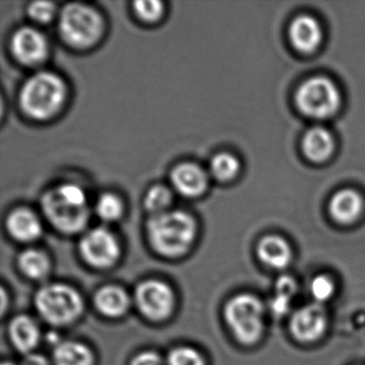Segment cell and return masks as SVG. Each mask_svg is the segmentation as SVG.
Masks as SVG:
<instances>
[{"instance_id":"obj_20","label":"cell","mask_w":365,"mask_h":365,"mask_svg":"<svg viewBox=\"0 0 365 365\" xmlns=\"http://www.w3.org/2000/svg\"><path fill=\"white\" fill-rule=\"evenodd\" d=\"M56 365H93V354L84 344L78 341H61L54 349Z\"/></svg>"},{"instance_id":"obj_19","label":"cell","mask_w":365,"mask_h":365,"mask_svg":"<svg viewBox=\"0 0 365 365\" xmlns=\"http://www.w3.org/2000/svg\"><path fill=\"white\" fill-rule=\"evenodd\" d=\"M96 307L100 313L108 317L116 318L123 316L129 307V297L123 288L110 285L101 288L96 294Z\"/></svg>"},{"instance_id":"obj_22","label":"cell","mask_w":365,"mask_h":365,"mask_svg":"<svg viewBox=\"0 0 365 365\" xmlns=\"http://www.w3.org/2000/svg\"><path fill=\"white\" fill-rule=\"evenodd\" d=\"M19 267L26 277L34 279H43L51 269L48 255L40 250L29 249L19 257Z\"/></svg>"},{"instance_id":"obj_12","label":"cell","mask_w":365,"mask_h":365,"mask_svg":"<svg viewBox=\"0 0 365 365\" xmlns=\"http://www.w3.org/2000/svg\"><path fill=\"white\" fill-rule=\"evenodd\" d=\"M172 185L180 195L193 198L202 195L208 185V176L200 165L191 162L179 164L172 172Z\"/></svg>"},{"instance_id":"obj_29","label":"cell","mask_w":365,"mask_h":365,"mask_svg":"<svg viewBox=\"0 0 365 365\" xmlns=\"http://www.w3.org/2000/svg\"><path fill=\"white\" fill-rule=\"evenodd\" d=\"M29 11L33 20L39 23H48L54 18L56 7L54 4L48 1H36L29 6Z\"/></svg>"},{"instance_id":"obj_24","label":"cell","mask_w":365,"mask_h":365,"mask_svg":"<svg viewBox=\"0 0 365 365\" xmlns=\"http://www.w3.org/2000/svg\"><path fill=\"white\" fill-rule=\"evenodd\" d=\"M172 202V193L163 185H155L147 192L145 197V207L153 215L168 211V206Z\"/></svg>"},{"instance_id":"obj_5","label":"cell","mask_w":365,"mask_h":365,"mask_svg":"<svg viewBox=\"0 0 365 365\" xmlns=\"http://www.w3.org/2000/svg\"><path fill=\"white\" fill-rule=\"evenodd\" d=\"M59 31L69 46L86 48L101 37L103 22L93 8L83 4H69L61 11Z\"/></svg>"},{"instance_id":"obj_13","label":"cell","mask_w":365,"mask_h":365,"mask_svg":"<svg viewBox=\"0 0 365 365\" xmlns=\"http://www.w3.org/2000/svg\"><path fill=\"white\" fill-rule=\"evenodd\" d=\"M322 26L313 16H298L290 25V41L299 52L312 53L317 50L322 43Z\"/></svg>"},{"instance_id":"obj_16","label":"cell","mask_w":365,"mask_h":365,"mask_svg":"<svg viewBox=\"0 0 365 365\" xmlns=\"http://www.w3.org/2000/svg\"><path fill=\"white\" fill-rule=\"evenodd\" d=\"M7 227L10 235L21 242H31L39 238L42 234L39 217L29 209H16L10 213Z\"/></svg>"},{"instance_id":"obj_21","label":"cell","mask_w":365,"mask_h":365,"mask_svg":"<svg viewBox=\"0 0 365 365\" xmlns=\"http://www.w3.org/2000/svg\"><path fill=\"white\" fill-rule=\"evenodd\" d=\"M275 292L269 301V309L275 317H283L289 312L292 298L297 292V283L289 275H282L277 279Z\"/></svg>"},{"instance_id":"obj_8","label":"cell","mask_w":365,"mask_h":365,"mask_svg":"<svg viewBox=\"0 0 365 365\" xmlns=\"http://www.w3.org/2000/svg\"><path fill=\"white\" fill-rule=\"evenodd\" d=\"M80 252L87 264L96 268L113 266L120 255L116 236L104 227L89 230L80 243Z\"/></svg>"},{"instance_id":"obj_9","label":"cell","mask_w":365,"mask_h":365,"mask_svg":"<svg viewBox=\"0 0 365 365\" xmlns=\"http://www.w3.org/2000/svg\"><path fill=\"white\" fill-rule=\"evenodd\" d=\"M135 301L143 315L149 319L162 320L172 313L174 292L164 282L149 279L136 288Z\"/></svg>"},{"instance_id":"obj_4","label":"cell","mask_w":365,"mask_h":365,"mask_svg":"<svg viewBox=\"0 0 365 365\" xmlns=\"http://www.w3.org/2000/svg\"><path fill=\"white\" fill-rule=\"evenodd\" d=\"M224 316L232 334L243 345H254L262 336L264 307L253 294H241L230 299Z\"/></svg>"},{"instance_id":"obj_27","label":"cell","mask_w":365,"mask_h":365,"mask_svg":"<svg viewBox=\"0 0 365 365\" xmlns=\"http://www.w3.org/2000/svg\"><path fill=\"white\" fill-rule=\"evenodd\" d=\"M309 290H311L312 297L315 302L322 304L332 298L334 294L335 286L331 277L322 274L318 275L312 281Z\"/></svg>"},{"instance_id":"obj_18","label":"cell","mask_w":365,"mask_h":365,"mask_svg":"<svg viewBox=\"0 0 365 365\" xmlns=\"http://www.w3.org/2000/svg\"><path fill=\"white\" fill-rule=\"evenodd\" d=\"M9 335L16 349L29 354L39 343V327L29 316H16L10 324Z\"/></svg>"},{"instance_id":"obj_17","label":"cell","mask_w":365,"mask_h":365,"mask_svg":"<svg viewBox=\"0 0 365 365\" xmlns=\"http://www.w3.org/2000/svg\"><path fill=\"white\" fill-rule=\"evenodd\" d=\"M302 149L307 159L320 163L332 155L334 151V138L326 128H312L303 138Z\"/></svg>"},{"instance_id":"obj_2","label":"cell","mask_w":365,"mask_h":365,"mask_svg":"<svg viewBox=\"0 0 365 365\" xmlns=\"http://www.w3.org/2000/svg\"><path fill=\"white\" fill-rule=\"evenodd\" d=\"M42 209L50 223L65 234L81 232L89 219L86 193L74 183H65L46 192L42 197Z\"/></svg>"},{"instance_id":"obj_26","label":"cell","mask_w":365,"mask_h":365,"mask_svg":"<svg viewBox=\"0 0 365 365\" xmlns=\"http://www.w3.org/2000/svg\"><path fill=\"white\" fill-rule=\"evenodd\" d=\"M168 365H205L202 354L194 348L177 347L168 354Z\"/></svg>"},{"instance_id":"obj_7","label":"cell","mask_w":365,"mask_h":365,"mask_svg":"<svg viewBox=\"0 0 365 365\" xmlns=\"http://www.w3.org/2000/svg\"><path fill=\"white\" fill-rule=\"evenodd\" d=\"M296 103L305 116L326 119L332 117L341 108V93L330 78L315 76L299 87Z\"/></svg>"},{"instance_id":"obj_23","label":"cell","mask_w":365,"mask_h":365,"mask_svg":"<svg viewBox=\"0 0 365 365\" xmlns=\"http://www.w3.org/2000/svg\"><path fill=\"white\" fill-rule=\"evenodd\" d=\"M240 163L235 155L223 153L215 155L210 162V173L220 181H230L239 173Z\"/></svg>"},{"instance_id":"obj_1","label":"cell","mask_w":365,"mask_h":365,"mask_svg":"<svg viewBox=\"0 0 365 365\" xmlns=\"http://www.w3.org/2000/svg\"><path fill=\"white\" fill-rule=\"evenodd\" d=\"M147 236L151 247L160 255L178 257L194 242L196 223L193 217L185 211H165L149 219Z\"/></svg>"},{"instance_id":"obj_11","label":"cell","mask_w":365,"mask_h":365,"mask_svg":"<svg viewBox=\"0 0 365 365\" xmlns=\"http://www.w3.org/2000/svg\"><path fill=\"white\" fill-rule=\"evenodd\" d=\"M11 50L20 63L35 66L48 56V44L43 34L31 27H23L12 37Z\"/></svg>"},{"instance_id":"obj_28","label":"cell","mask_w":365,"mask_h":365,"mask_svg":"<svg viewBox=\"0 0 365 365\" xmlns=\"http://www.w3.org/2000/svg\"><path fill=\"white\" fill-rule=\"evenodd\" d=\"M134 10L140 20L155 22L163 14V4L158 0H140L134 3Z\"/></svg>"},{"instance_id":"obj_31","label":"cell","mask_w":365,"mask_h":365,"mask_svg":"<svg viewBox=\"0 0 365 365\" xmlns=\"http://www.w3.org/2000/svg\"><path fill=\"white\" fill-rule=\"evenodd\" d=\"M23 365H50L48 359L42 354L31 352L25 356Z\"/></svg>"},{"instance_id":"obj_10","label":"cell","mask_w":365,"mask_h":365,"mask_svg":"<svg viewBox=\"0 0 365 365\" xmlns=\"http://www.w3.org/2000/svg\"><path fill=\"white\" fill-rule=\"evenodd\" d=\"M327 314L319 303H312L294 312L290 320L292 336L301 343H313L324 335Z\"/></svg>"},{"instance_id":"obj_30","label":"cell","mask_w":365,"mask_h":365,"mask_svg":"<svg viewBox=\"0 0 365 365\" xmlns=\"http://www.w3.org/2000/svg\"><path fill=\"white\" fill-rule=\"evenodd\" d=\"M131 365H162V360L155 352L144 351L132 360Z\"/></svg>"},{"instance_id":"obj_3","label":"cell","mask_w":365,"mask_h":365,"mask_svg":"<svg viewBox=\"0 0 365 365\" xmlns=\"http://www.w3.org/2000/svg\"><path fill=\"white\" fill-rule=\"evenodd\" d=\"M67 97L63 78L52 72H39L31 76L21 91V108L27 116L46 120L58 113Z\"/></svg>"},{"instance_id":"obj_32","label":"cell","mask_w":365,"mask_h":365,"mask_svg":"<svg viewBox=\"0 0 365 365\" xmlns=\"http://www.w3.org/2000/svg\"><path fill=\"white\" fill-rule=\"evenodd\" d=\"M3 365H14V363L11 362H4Z\"/></svg>"},{"instance_id":"obj_15","label":"cell","mask_w":365,"mask_h":365,"mask_svg":"<svg viewBox=\"0 0 365 365\" xmlns=\"http://www.w3.org/2000/svg\"><path fill=\"white\" fill-rule=\"evenodd\" d=\"M260 262L269 268L282 270L292 262V251L289 243L279 236H267L260 240L257 247Z\"/></svg>"},{"instance_id":"obj_6","label":"cell","mask_w":365,"mask_h":365,"mask_svg":"<svg viewBox=\"0 0 365 365\" xmlns=\"http://www.w3.org/2000/svg\"><path fill=\"white\" fill-rule=\"evenodd\" d=\"M36 307L46 322L63 326L71 324L82 314L84 304L81 294L71 286L51 284L38 292Z\"/></svg>"},{"instance_id":"obj_14","label":"cell","mask_w":365,"mask_h":365,"mask_svg":"<svg viewBox=\"0 0 365 365\" xmlns=\"http://www.w3.org/2000/svg\"><path fill=\"white\" fill-rule=\"evenodd\" d=\"M363 198L354 190L346 189L337 192L329 204L331 217L337 223L348 225L354 223L363 211Z\"/></svg>"},{"instance_id":"obj_25","label":"cell","mask_w":365,"mask_h":365,"mask_svg":"<svg viewBox=\"0 0 365 365\" xmlns=\"http://www.w3.org/2000/svg\"><path fill=\"white\" fill-rule=\"evenodd\" d=\"M123 202L120 198L112 193H106L100 196L96 205V211L100 219L106 222L118 220L123 215Z\"/></svg>"}]
</instances>
